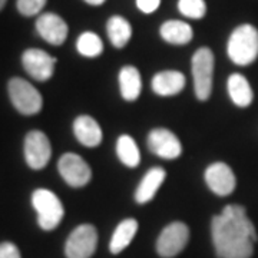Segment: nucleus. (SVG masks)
<instances>
[{"label":"nucleus","mask_w":258,"mask_h":258,"mask_svg":"<svg viewBox=\"0 0 258 258\" xmlns=\"http://www.w3.org/2000/svg\"><path fill=\"white\" fill-rule=\"evenodd\" d=\"M212 242L220 258H251L258 240L254 224L244 207L232 204L215 215L211 222Z\"/></svg>","instance_id":"f257e3e1"},{"label":"nucleus","mask_w":258,"mask_h":258,"mask_svg":"<svg viewBox=\"0 0 258 258\" xmlns=\"http://www.w3.org/2000/svg\"><path fill=\"white\" fill-rule=\"evenodd\" d=\"M228 56L238 66L251 64L258 57V30L251 25H241L231 33Z\"/></svg>","instance_id":"f03ea898"},{"label":"nucleus","mask_w":258,"mask_h":258,"mask_svg":"<svg viewBox=\"0 0 258 258\" xmlns=\"http://www.w3.org/2000/svg\"><path fill=\"white\" fill-rule=\"evenodd\" d=\"M32 204L37 212V222L45 231L55 230L64 215L63 205L55 194L45 188H39L32 195Z\"/></svg>","instance_id":"7ed1b4c3"},{"label":"nucleus","mask_w":258,"mask_h":258,"mask_svg":"<svg viewBox=\"0 0 258 258\" xmlns=\"http://www.w3.org/2000/svg\"><path fill=\"white\" fill-rule=\"evenodd\" d=\"M214 53L208 47L198 49L192 56V78L195 95L200 101H207L212 92Z\"/></svg>","instance_id":"20e7f679"},{"label":"nucleus","mask_w":258,"mask_h":258,"mask_svg":"<svg viewBox=\"0 0 258 258\" xmlns=\"http://www.w3.org/2000/svg\"><path fill=\"white\" fill-rule=\"evenodd\" d=\"M9 96L13 106L23 115L40 112L43 99L36 88L22 78H13L9 82Z\"/></svg>","instance_id":"39448f33"},{"label":"nucleus","mask_w":258,"mask_h":258,"mask_svg":"<svg viewBox=\"0 0 258 258\" xmlns=\"http://www.w3.org/2000/svg\"><path fill=\"white\" fill-rule=\"evenodd\" d=\"M98 245V232L91 224H83L74 230L64 245L68 258H91Z\"/></svg>","instance_id":"423d86ee"},{"label":"nucleus","mask_w":258,"mask_h":258,"mask_svg":"<svg viewBox=\"0 0 258 258\" xmlns=\"http://www.w3.org/2000/svg\"><path fill=\"white\" fill-rule=\"evenodd\" d=\"M189 240V230L184 222H172L159 234L157 251L161 257L171 258L178 255Z\"/></svg>","instance_id":"0eeeda50"},{"label":"nucleus","mask_w":258,"mask_h":258,"mask_svg":"<svg viewBox=\"0 0 258 258\" xmlns=\"http://www.w3.org/2000/svg\"><path fill=\"white\" fill-rule=\"evenodd\" d=\"M57 169L66 184L79 188L85 186L92 178L91 166L86 164L82 157L76 154H64L57 162Z\"/></svg>","instance_id":"6e6552de"},{"label":"nucleus","mask_w":258,"mask_h":258,"mask_svg":"<svg viewBox=\"0 0 258 258\" xmlns=\"http://www.w3.org/2000/svg\"><path fill=\"white\" fill-rule=\"evenodd\" d=\"M52 148L47 137L40 131H32L25 139V158L32 169H42L47 165Z\"/></svg>","instance_id":"1a4fd4ad"},{"label":"nucleus","mask_w":258,"mask_h":258,"mask_svg":"<svg viewBox=\"0 0 258 258\" xmlns=\"http://www.w3.org/2000/svg\"><path fill=\"white\" fill-rule=\"evenodd\" d=\"M22 63L33 79L49 81L55 72L56 59L40 49H28L22 56Z\"/></svg>","instance_id":"9d476101"},{"label":"nucleus","mask_w":258,"mask_h":258,"mask_svg":"<svg viewBox=\"0 0 258 258\" xmlns=\"http://www.w3.org/2000/svg\"><path fill=\"white\" fill-rule=\"evenodd\" d=\"M148 147L157 157L164 159H175L182 152V145L175 134L164 128L151 131L148 137Z\"/></svg>","instance_id":"9b49d317"},{"label":"nucleus","mask_w":258,"mask_h":258,"mask_svg":"<svg viewBox=\"0 0 258 258\" xmlns=\"http://www.w3.org/2000/svg\"><path fill=\"white\" fill-rule=\"evenodd\" d=\"M205 181L212 192L220 197L230 195L237 185L232 169L224 162H215L208 166L205 171Z\"/></svg>","instance_id":"f8f14e48"},{"label":"nucleus","mask_w":258,"mask_h":258,"mask_svg":"<svg viewBox=\"0 0 258 258\" xmlns=\"http://www.w3.org/2000/svg\"><path fill=\"white\" fill-rule=\"evenodd\" d=\"M36 30L47 43L59 46L68 37V25L55 13H45L36 22Z\"/></svg>","instance_id":"ddd939ff"},{"label":"nucleus","mask_w":258,"mask_h":258,"mask_svg":"<svg viewBox=\"0 0 258 258\" xmlns=\"http://www.w3.org/2000/svg\"><path fill=\"white\" fill-rule=\"evenodd\" d=\"M74 132L76 139L85 147L95 148L102 142V129L92 116H78L74 122Z\"/></svg>","instance_id":"4468645a"},{"label":"nucleus","mask_w":258,"mask_h":258,"mask_svg":"<svg viewBox=\"0 0 258 258\" xmlns=\"http://www.w3.org/2000/svg\"><path fill=\"white\" fill-rule=\"evenodd\" d=\"M185 76L178 71H164L154 76L152 91L159 96H174L184 89Z\"/></svg>","instance_id":"2eb2a0df"},{"label":"nucleus","mask_w":258,"mask_h":258,"mask_svg":"<svg viewBox=\"0 0 258 258\" xmlns=\"http://www.w3.org/2000/svg\"><path fill=\"white\" fill-rule=\"evenodd\" d=\"M166 172L164 168H152L149 169L145 176L142 178L141 184L137 188L135 192V201L138 204H147L151 200H154L155 194L159 189V186L165 181Z\"/></svg>","instance_id":"dca6fc26"},{"label":"nucleus","mask_w":258,"mask_h":258,"mask_svg":"<svg viewBox=\"0 0 258 258\" xmlns=\"http://www.w3.org/2000/svg\"><path fill=\"white\" fill-rule=\"evenodd\" d=\"M120 95L125 101L134 102L142 92V79L135 66H123L119 72Z\"/></svg>","instance_id":"f3484780"},{"label":"nucleus","mask_w":258,"mask_h":258,"mask_svg":"<svg viewBox=\"0 0 258 258\" xmlns=\"http://www.w3.org/2000/svg\"><path fill=\"white\" fill-rule=\"evenodd\" d=\"M228 93L232 102L240 108L249 106L254 99V93L247 78L241 74H232L228 78Z\"/></svg>","instance_id":"a211bd4d"},{"label":"nucleus","mask_w":258,"mask_h":258,"mask_svg":"<svg viewBox=\"0 0 258 258\" xmlns=\"http://www.w3.org/2000/svg\"><path fill=\"white\" fill-rule=\"evenodd\" d=\"M161 36L171 45H186L191 42L192 28L181 20H168L161 26Z\"/></svg>","instance_id":"6ab92c4d"},{"label":"nucleus","mask_w":258,"mask_h":258,"mask_svg":"<svg viewBox=\"0 0 258 258\" xmlns=\"http://www.w3.org/2000/svg\"><path fill=\"white\" fill-rule=\"evenodd\" d=\"M138 231V222L134 218H128L125 221H122L116 227V230L113 231V235L111 238L109 249L112 254H119L123 249L131 244V241L134 240L135 234Z\"/></svg>","instance_id":"aec40b11"},{"label":"nucleus","mask_w":258,"mask_h":258,"mask_svg":"<svg viewBox=\"0 0 258 258\" xmlns=\"http://www.w3.org/2000/svg\"><path fill=\"white\" fill-rule=\"evenodd\" d=\"M108 36L115 47H123L132 36V28L126 19L122 16H112L106 25Z\"/></svg>","instance_id":"412c9836"},{"label":"nucleus","mask_w":258,"mask_h":258,"mask_svg":"<svg viewBox=\"0 0 258 258\" xmlns=\"http://www.w3.org/2000/svg\"><path fill=\"white\" fill-rule=\"evenodd\" d=\"M116 154L120 162L129 168H135L141 162V152L138 145L129 135H120L116 142Z\"/></svg>","instance_id":"4be33fe9"},{"label":"nucleus","mask_w":258,"mask_h":258,"mask_svg":"<svg viewBox=\"0 0 258 258\" xmlns=\"http://www.w3.org/2000/svg\"><path fill=\"white\" fill-rule=\"evenodd\" d=\"M78 52L86 57H96L103 52V43L101 37L93 32H85L78 39Z\"/></svg>","instance_id":"5701e85b"},{"label":"nucleus","mask_w":258,"mask_h":258,"mask_svg":"<svg viewBox=\"0 0 258 258\" xmlns=\"http://www.w3.org/2000/svg\"><path fill=\"white\" fill-rule=\"evenodd\" d=\"M178 9L185 18L203 19L207 13V5L204 0H179Z\"/></svg>","instance_id":"b1692460"},{"label":"nucleus","mask_w":258,"mask_h":258,"mask_svg":"<svg viewBox=\"0 0 258 258\" xmlns=\"http://www.w3.org/2000/svg\"><path fill=\"white\" fill-rule=\"evenodd\" d=\"M47 0H18V9L23 16H35L45 8Z\"/></svg>","instance_id":"393cba45"},{"label":"nucleus","mask_w":258,"mask_h":258,"mask_svg":"<svg viewBox=\"0 0 258 258\" xmlns=\"http://www.w3.org/2000/svg\"><path fill=\"white\" fill-rule=\"evenodd\" d=\"M0 258H22L19 248L13 242H2L0 244Z\"/></svg>","instance_id":"a878e982"},{"label":"nucleus","mask_w":258,"mask_h":258,"mask_svg":"<svg viewBox=\"0 0 258 258\" xmlns=\"http://www.w3.org/2000/svg\"><path fill=\"white\" fill-rule=\"evenodd\" d=\"M161 0H137V6L144 13H154L159 8Z\"/></svg>","instance_id":"bb28decb"},{"label":"nucleus","mask_w":258,"mask_h":258,"mask_svg":"<svg viewBox=\"0 0 258 258\" xmlns=\"http://www.w3.org/2000/svg\"><path fill=\"white\" fill-rule=\"evenodd\" d=\"M85 2L89 3V5H92V6H101L106 0H85Z\"/></svg>","instance_id":"cd10ccee"},{"label":"nucleus","mask_w":258,"mask_h":258,"mask_svg":"<svg viewBox=\"0 0 258 258\" xmlns=\"http://www.w3.org/2000/svg\"><path fill=\"white\" fill-rule=\"evenodd\" d=\"M5 5H6V0H0V10L5 8Z\"/></svg>","instance_id":"c85d7f7f"}]
</instances>
